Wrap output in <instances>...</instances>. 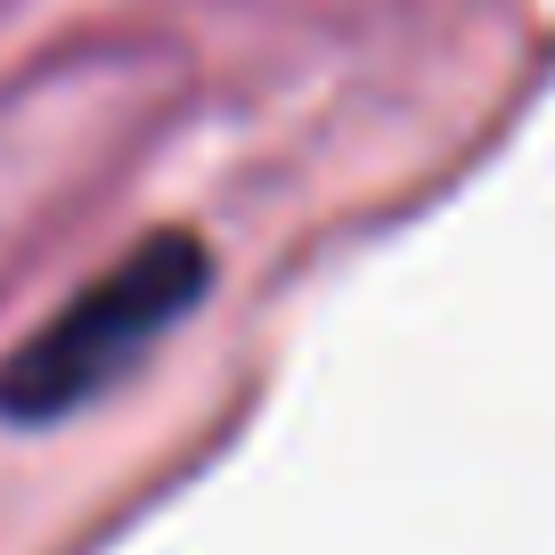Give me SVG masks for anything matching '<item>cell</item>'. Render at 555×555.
Wrapping results in <instances>:
<instances>
[{
    "label": "cell",
    "instance_id": "1",
    "mask_svg": "<svg viewBox=\"0 0 555 555\" xmlns=\"http://www.w3.org/2000/svg\"><path fill=\"white\" fill-rule=\"evenodd\" d=\"M212 286V254L189 229H156L139 237L122 261H106L82 295H66L9 360H0V416L17 425H50L99 400L147 344L180 327L196 295Z\"/></svg>",
    "mask_w": 555,
    "mask_h": 555
}]
</instances>
